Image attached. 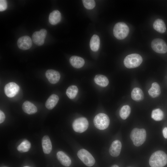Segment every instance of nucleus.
<instances>
[{
  "mask_svg": "<svg viewBox=\"0 0 167 167\" xmlns=\"http://www.w3.org/2000/svg\"><path fill=\"white\" fill-rule=\"evenodd\" d=\"M70 62L74 67L79 68L83 66L85 61L83 58L79 56H73L70 58Z\"/></svg>",
  "mask_w": 167,
  "mask_h": 167,
  "instance_id": "f3484780",
  "label": "nucleus"
},
{
  "mask_svg": "<svg viewBox=\"0 0 167 167\" xmlns=\"http://www.w3.org/2000/svg\"><path fill=\"white\" fill-rule=\"evenodd\" d=\"M93 122L95 126L98 129L104 130L109 126L110 120L109 117L104 113H99L95 117Z\"/></svg>",
  "mask_w": 167,
  "mask_h": 167,
  "instance_id": "39448f33",
  "label": "nucleus"
},
{
  "mask_svg": "<svg viewBox=\"0 0 167 167\" xmlns=\"http://www.w3.org/2000/svg\"><path fill=\"white\" fill-rule=\"evenodd\" d=\"M45 75L49 82L52 84L57 83L60 77L59 73L57 71L52 69L47 70L45 72Z\"/></svg>",
  "mask_w": 167,
  "mask_h": 167,
  "instance_id": "f8f14e48",
  "label": "nucleus"
},
{
  "mask_svg": "<svg viewBox=\"0 0 167 167\" xmlns=\"http://www.w3.org/2000/svg\"><path fill=\"white\" fill-rule=\"evenodd\" d=\"M19 87L16 83L10 82L6 84L4 88V92L6 95L9 97L15 96L18 92Z\"/></svg>",
  "mask_w": 167,
  "mask_h": 167,
  "instance_id": "9d476101",
  "label": "nucleus"
},
{
  "mask_svg": "<svg viewBox=\"0 0 167 167\" xmlns=\"http://www.w3.org/2000/svg\"><path fill=\"white\" fill-rule=\"evenodd\" d=\"M130 137L133 144L136 146H139L145 141L146 138V132L145 129L134 128L131 131Z\"/></svg>",
  "mask_w": 167,
  "mask_h": 167,
  "instance_id": "f03ea898",
  "label": "nucleus"
},
{
  "mask_svg": "<svg viewBox=\"0 0 167 167\" xmlns=\"http://www.w3.org/2000/svg\"><path fill=\"white\" fill-rule=\"evenodd\" d=\"M164 117V113L160 109H155L152 112L151 117L155 121H161L163 119Z\"/></svg>",
  "mask_w": 167,
  "mask_h": 167,
  "instance_id": "bb28decb",
  "label": "nucleus"
},
{
  "mask_svg": "<svg viewBox=\"0 0 167 167\" xmlns=\"http://www.w3.org/2000/svg\"><path fill=\"white\" fill-rule=\"evenodd\" d=\"M153 27L158 32L163 33L166 30V25L164 21L161 19H157L154 22Z\"/></svg>",
  "mask_w": 167,
  "mask_h": 167,
  "instance_id": "aec40b11",
  "label": "nucleus"
},
{
  "mask_svg": "<svg viewBox=\"0 0 167 167\" xmlns=\"http://www.w3.org/2000/svg\"><path fill=\"white\" fill-rule=\"evenodd\" d=\"M149 162L151 167H163L167 164V155L162 151H157L152 154Z\"/></svg>",
  "mask_w": 167,
  "mask_h": 167,
  "instance_id": "f257e3e1",
  "label": "nucleus"
},
{
  "mask_svg": "<svg viewBox=\"0 0 167 167\" xmlns=\"http://www.w3.org/2000/svg\"><path fill=\"white\" fill-rule=\"evenodd\" d=\"M82 1L84 6L87 9H92L95 6L96 3L94 0H83Z\"/></svg>",
  "mask_w": 167,
  "mask_h": 167,
  "instance_id": "c85d7f7f",
  "label": "nucleus"
},
{
  "mask_svg": "<svg viewBox=\"0 0 167 167\" xmlns=\"http://www.w3.org/2000/svg\"><path fill=\"white\" fill-rule=\"evenodd\" d=\"M7 5L6 0H0V11H2L5 10L7 8Z\"/></svg>",
  "mask_w": 167,
  "mask_h": 167,
  "instance_id": "c756f323",
  "label": "nucleus"
},
{
  "mask_svg": "<svg viewBox=\"0 0 167 167\" xmlns=\"http://www.w3.org/2000/svg\"><path fill=\"white\" fill-rule=\"evenodd\" d=\"M42 146L44 153L46 154H49L52 149L51 140L47 135L44 136L41 140Z\"/></svg>",
  "mask_w": 167,
  "mask_h": 167,
  "instance_id": "dca6fc26",
  "label": "nucleus"
},
{
  "mask_svg": "<svg viewBox=\"0 0 167 167\" xmlns=\"http://www.w3.org/2000/svg\"><path fill=\"white\" fill-rule=\"evenodd\" d=\"M77 155L79 159L88 166H92L95 163V161L93 156L85 149H82L79 150Z\"/></svg>",
  "mask_w": 167,
  "mask_h": 167,
  "instance_id": "423d86ee",
  "label": "nucleus"
},
{
  "mask_svg": "<svg viewBox=\"0 0 167 167\" xmlns=\"http://www.w3.org/2000/svg\"><path fill=\"white\" fill-rule=\"evenodd\" d=\"M100 45V40L98 36L94 35L92 37L90 42L91 49L94 52L99 49Z\"/></svg>",
  "mask_w": 167,
  "mask_h": 167,
  "instance_id": "b1692460",
  "label": "nucleus"
},
{
  "mask_svg": "<svg viewBox=\"0 0 167 167\" xmlns=\"http://www.w3.org/2000/svg\"><path fill=\"white\" fill-rule=\"evenodd\" d=\"M129 31L128 26L126 24L122 22L116 23L113 28L114 36L118 40L125 39L128 35Z\"/></svg>",
  "mask_w": 167,
  "mask_h": 167,
  "instance_id": "20e7f679",
  "label": "nucleus"
},
{
  "mask_svg": "<svg viewBox=\"0 0 167 167\" xmlns=\"http://www.w3.org/2000/svg\"><path fill=\"white\" fill-rule=\"evenodd\" d=\"M143 58L137 54H132L127 55L124 58L123 63L128 68H133L139 66L142 63Z\"/></svg>",
  "mask_w": 167,
  "mask_h": 167,
  "instance_id": "7ed1b4c3",
  "label": "nucleus"
},
{
  "mask_svg": "<svg viewBox=\"0 0 167 167\" xmlns=\"http://www.w3.org/2000/svg\"><path fill=\"white\" fill-rule=\"evenodd\" d=\"M111 167H119V166L116 165H112Z\"/></svg>",
  "mask_w": 167,
  "mask_h": 167,
  "instance_id": "473e14b6",
  "label": "nucleus"
},
{
  "mask_svg": "<svg viewBox=\"0 0 167 167\" xmlns=\"http://www.w3.org/2000/svg\"><path fill=\"white\" fill-rule=\"evenodd\" d=\"M164 137L167 139V127H165L162 131Z\"/></svg>",
  "mask_w": 167,
  "mask_h": 167,
  "instance_id": "2f4dec72",
  "label": "nucleus"
},
{
  "mask_svg": "<svg viewBox=\"0 0 167 167\" xmlns=\"http://www.w3.org/2000/svg\"><path fill=\"white\" fill-rule=\"evenodd\" d=\"M151 46L153 50L157 53L165 54L167 52V45L162 39H154L151 42Z\"/></svg>",
  "mask_w": 167,
  "mask_h": 167,
  "instance_id": "6e6552de",
  "label": "nucleus"
},
{
  "mask_svg": "<svg viewBox=\"0 0 167 167\" xmlns=\"http://www.w3.org/2000/svg\"><path fill=\"white\" fill-rule=\"evenodd\" d=\"M61 14L58 10H54L51 12L49 16V20L50 23L52 25H55L61 21Z\"/></svg>",
  "mask_w": 167,
  "mask_h": 167,
  "instance_id": "6ab92c4d",
  "label": "nucleus"
},
{
  "mask_svg": "<svg viewBox=\"0 0 167 167\" xmlns=\"http://www.w3.org/2000/svg\"><path fill=\"white\" fill-rule=\"evenodd\" d=\"M59 100L58 96L55 94L51 95L47 99L45 105L46 108L49 109H53L58 103Z\"/></svg>",
  "mask_w": 167,
  "mask_h": 167,
  "instance_id": "a211bd4d",
  "label": "nucleus"
},
{
  "mask_svg": "<svg viewBox=\"0 0 167 167\" xmlns=\"http://www.w3.org/2000/svg\"><path fill=\"white\" fill-rule=\"evenodd\" d=\"M5 118V116L4 113L1 110L0 111V123L3 122Z\"/></svg>",
  "mask_w": 167,
  "mask_h": 167,
  "instance_id": "7c9ffc66",
  "label": "nucleus"
},
{
  "mask_svg": "<svg viewBox=\"0 0 167 167\" xmlns=\"http://www.w3.org/2000/svg\"><path fill=\"white\" fill-rule=\"evenodd\" d=\"M18 47L22 50H27L32 46V42L31 38L28 36H25L19 38L17 41Z\"/></svg>",
  "mask_w": 167,
  "mask_h": 167,
  "instance_id": "9b49d317",
  "label": "nucleus"
},
{
  "mask_svg": "<svg viewBox=\"0 0 167 167\" xmlns=\"http://www.w3.org/2000/svg\"><path fill=\"white\" fill-rule=\"evenodd\" d=\"M22 109L24 112L29 114H34L37 111V107L34 104L27 101L23 103Z\"/></svg>",
  "mask_w": 167,
  "mask_h": 167,
  "instance_id": "2eb2a0df",
  "label": "nucleus"
},
{
  "mask_svg": "<svg viewBox=\"0 0 167 167\" xmlns=\"http://www.w3.org/2000/svg\"><path fill=\"white\" fill-rule=\"evenodd\" d=\"M148 93L152 98L158 96L161 93V88L159 84L156 82L152 83L151 87L148 90Z\"/></svg>",
  "mask_w": 167,
  "mask_h": 167,
  "instance_id": "4be33fe9",
  "label": "nucleus"
},
{
  "mask_svg": "<svg viewBox=\"0 0 167 167\" xmlns=\"http://www.w3.org/2000/svg\"><path fill=\"white\" fill-rule=\"evenodd\" d=\"M31 147L30 143L27 140H24L17 147V149L20 152L28 151Z\"/></svg>",
  "mask_w": 167,
  "mask_h": 167,
  "instance_id": "cd10ccee",
  "label": "nucleus"
},
{
  "mask_svg": "<svg viewBox=\"0 0 167 167\" xmlns=\"http://www.w3.org/2000/svg\"><path fill=\"white\" fill-rule=\"evenodd\" d=\"M47 33V31L44 29H42L39 31L34 32L32 36L34 43L38 46L43 45Z\"/></svg>",
  "mask_w": 167,
  "mask_h": 167,
  "instance_id": "1a4fd4ad",
  "label": "nucleus"
},
{
  "mask_svg": "<svg viewBox=\"0 0 167 167\" xmlns=\"http://www.w3.org/2000/svg\"><path fill=\"white\" fill-rule=\"evenodd\" d=\"M23 167H30L28 166H24Z\"/></svg>",
  "mask_w": 167,
  "mask_h": 167,
  "instance_id": "72a5a7b5",
  "label": "nucleus"
},
{
  "mask_svg": "<svg viewBox=\"0 0 167 167\" xmlns=\"http://www.w3.org/2000/svg\"><path fill=\"white\" fill-rule=\"evenodd\" d=\"M131 97L133 100L135 101H140L144 98L143 92L139 88H135L132 91Z\"/></svg>",
  "mask_w": 167,
  "mask_h": 167,
  "instance_id": "412c9836",
  "label": "nucleus"
},
{
  "mask_svg": "<svg viewBox=\"0 0 167 167\" xmlns=\"http://www.w3.org/2000/svg\"><path fill=\"white\" fill-rule=\"evenodd\" d=\"M131 112V109L128 105H124L121 109L119 115L122 119H126L129 116Z\"/></svg>",
  "mask_w": 167,
  "mask_h": 167,
  "instance_id": "a878e982",
  "label": "nucleus"
},
{
  "mask_svg": "<svg viewBox=\"0 0 167 167\" xmlns=\"http://www.w3.org/2000/svg\"><path fill=\"white\" fill-rule=\"evenodd\" d=\"M57 157L60 163L63 165L68 167L71 164V160L70 158L64 152L58 151L57 153Z\"/></svg>",
  "mask_w": 167,
  "mask_h": 167,
  "instance_id": "4468645a",
  "label": "nucleus"
},
{
  "mask_svg": "<svg viewBox=\"0 0 167 167\" xmlns=\"http://www.w3.org/2000/svg\"><path fill=\"white\" fill-rule=\"evenodd\" d=\"M78 92V88L76 86L72 85L70 86L66 89V93L70 99H73L76 96Z\"/></svg>",
  "mask_w": 167,
  "mask_h": 167,
  "instance_id": "393cba45",
  "label": "nucleus"
},
{
  "mask_svg": "<svg viewBox=\"0 0 167 167\" xmlns=\"http://www.w3.org/2000/svg\"><path fill=\"white\" fill-rule=\"evenodd\" d=\"M88 126V122L86 118L80 117L75 120L72 123L74 131L81 133L85 131Z\"/></svg>",
  "mask_w": 167,
  "mask_h": 167,
  "instance_id": "0eeeda50",
  "label": "nucleus"
},
{
  "mask_svg": "<svg viewBox=\"0 0 167 167\" xmlns=\"http://www.w3.org/2000/svg\"></svg>",
  "mask_w": 167,
  "mask_h": 167,
  "instance_id": "f704fd0d",
  "label": "nucleus"
},
{
  "mask_svg": "<svg viewBox=\"0 0 167 167\" xmlns=\"http://www.w3.org/2000/svg\"><path fill=\"white\" fill-rule=\"evenodd\" d=\"M95 82L98 85L102 87H106L109 84V80L106 77L101 75H97L94 78Z\"/></svg>",
  "mask_w": 167,
  "mask_h": 167,
  "instance_id": "5701e85b",
  "label": "nucleus"
},
{
  "mask_svg": "<svg viewBox=\"0 0 167 167\" xmlns=\"http://www.w3.org/2000/svg\"><path fill=\"white\" fill-rule=\"evenodd\" d=\"M121 147L122 144L119 140H116L114 141L109 148V152L110 154L113 157L118 156L120 153Z\"/></svg>",
  "mask_w": 167,
  "mask_h": 167,
  "instance_id": "ddd939ff",
  "label": "nucleus"
}]
</instances>
